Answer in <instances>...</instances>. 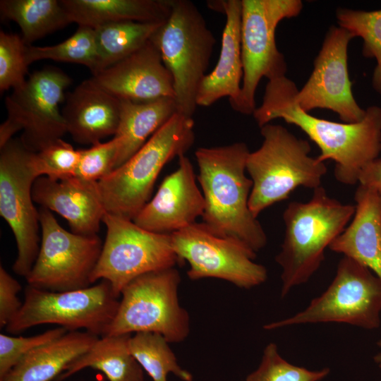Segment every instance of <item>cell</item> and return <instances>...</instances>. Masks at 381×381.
Returning <instances> with one entry per match:
<instances>
[{"label": "cell", "instance_id": "1", "mask_svg": "<svg viewBox=\"0 0 381 381\" xmlns=\"http://www.w3.org/2000/svg\"><path fill=\"white\" fill-rule=\"evenodd\" d=\"M298 88L286 76L269 80L261 104L253 113L260 128L277 119L301 129L320 148L318 159L335 162L334 176L345 185L358 183L363 168L381 151V108L368 107L358 123H339L320 119L303 110L295 102Z\"/></svg>", "mask_w": 381, "mask_h": 381}, {"label": "cell", "instance_id": "2", "mask_svg": "<svg viewBox=\"0 0 381 381\" xmlns=\"http://www.w3.org/2000/svg\"><path fill=\"white\" fill-rule=\"evenodd\" d=\"M249 153L245 143L237 142L199 147L195 155L205 203L203 224L214 235L238 241L257 253L266 246L267 238L248 205L253 188L246 176Z\"/></svg>", "mask_w": 381, "mask_h": 381}, {"label": "cell", "instance_id": "3", "mask_svg": "<svg viewBox=\"0 0 381 381\" xmlns=\"http://www.w3.org/2000/svg\"><path fill=\"white\" fill-rule=\"evenodd\" d=\"M355 205L329 197L321 186L306 202L293 201L283 213L285 231L275 260L282 268L281 296L306 283L320 267L325 250L353 217Z\"/></svg>", "mask_w": 381, "mask_h": 381}, {"label": "cell", "instance_id": "4", "mask_svg": "<svg viewBox=\"0 0 381 381\" xmlns=\"http://www.w3.org/2000/svg\"><path fill=\"white\" fill-rule=\"evenodd\" d=\"M260 147L250 152L246 161V171L253 181L248 205L257 218L299 186L313 190L321 186L327 171L324 162L310 156L308 141L285 127L267 123L260 128Z\"/></svg>", "mask_w": 381, "mask_h": 381}, {"label": "cell", "instance_id": "5", "mask_svg": "<svg viewBox=\"0 0 381 381\" xmlns=\"http://www.w3.org/2000/svg\"><path fill=\"white\" fill-rule=\"evenodd\" d=\"M195 141L194 121L174 114L126 162L98 181L106 212L133 220L150 200L164 167Z\"/></svg>", "mask_w": 381, "mask_h": 381}, {"label": "cell", "instance_id": "6", "mask_svg": "<svg viewBox=\"0 0 381 381\" xmlns=\"http://www.w3.org/2000/svg\"><path fill=\"white\" fill-rule=\"evenodd\" d=\"M150 40L173 77L177 113L193 118L216 43L214 34L193 2L173 0L169 16Z\"/></svg>", "mask_w": 381, "mask_h": 381}, {"label": "cell", "instance_id": "7", "mask_svg": "<svg viewBox=\"0 0 381 381\" xmlns=\"http://www.w3.org/2000/svg\"><path fill=\"white\" fill-rule=\"evenodd\" d=\"M180 282L174 267L132 280L121 291L116 313L104 335L154 332L169 343L183 341L190 332V318L179 303Z\"/></svg>", "mask_w": 381, "mask_h": 381}, {"label": "cell", "instance_id": "8", "mask_svg": "<svg viewBox=\"0 0 381 381\" xmlns=\"http://www.w3.org/2000/svg\"><path fill=\"white\" fill-rule=\"evenodd\" d=\"M119 298L106 280L83 289L56 292L28 285L22 307L6 330L18 334L40 325L54 324L68 332L83 329L102 337L116 313Z\"/></svg>", "mask_w": 381, "mask_h": 381}, {"label": "cell", "instance_id": "9", "mask_svg": "<svg viewBox=\"0 0 381 381\" xmlns=\"http://www.w3.org/2000/svg\"><path fill=\"white\" fill-rule=\"evenodd\" d=\"M71 78L61 69L46 67L32 73L25 83L6 98L7 118L0 126V148L22 131L20 140L37 152L66 133L59 104Z\"/></svg>", "mask_w": 381, "mask_h": 381}, {"label": "cell", "instance_id": "10", "mask_svg": "<svg viewBox=\"0 0 381 381\" xmlns=\"http://www.w3.org/2000/svg\"><path fill=\"white\" fill-rule=\"evenodd\" d=\"M241 54L243 76L238 99L231 104L241 114H253L255 92L262 79L286 76L287 64L278 50L275 32L286 18L298 16L301 0H241Z\"/></svg>", "mask_w": 381, "mask_h": 381}, {"label": "cell", "instance_id": "11", "mask_svg": "<svg viewBox=\"0 0 381 381\" xmlns=\"http://www.w3.org/2000/svg\"><path fill=\"white\" fill-rule=\"evenodd\" d=\"M381 279L357 261L344 256L327 289L303 310L263 328L276 329L303 324L338 322L366 329L380 327Z\"/></svg>", "mask_w": 381, "mask_h": 381}, {"label": "cell", "instance_id": "12", "mask_svg": "<svg viewBox=\"0 0 381 381\" xmlns=\"http://www.w3.org/2000/svg\"><path fill=\"white\" fill-rule=\"evenodd\" d=\"M102 222L107 235L91 284L106 280L120 296L123 289L135 278L181 262L172 248L171 234L147 231L133 220L107 212Z\"/></svg>", "mask_w": 381, "mask_h": 381}, {"label": "cell", "instance_id": "13", "mask_svg": "<svg viewBox=\"0 0 381 381\" xmlns=\"http://www.w3.org/2000/svg\"><path fill=\"white\" fill-rule=\"evenodd\" d=\"M41 242L37 259L28 276V285L49 291L90 286V277L101 255L99 236L80 235L64 229L52 212L38 210Z\"/></svg>", "mask_w": 381, "mask_h": 381}, {"label": "cell", "instance_id": "14", "mask_svg": "<svg viewBox=\"0 0 381 381\" xmlns=\"http://www.w3.org/2000/svg\"><path fill=\"white\" fill-rule=\"evenodd\" d=\"M0 152V214L15 237L18 255L13 272L26 277L39 253V211L34 205L32 186L37 179L31 163L32 152L12 138Z\"/></svg>", "mask_w": 381, "mask_h": 381}, {"label": "cell", "instance_id": "15", "mask_svg": "<svg viewBox=\"0 0 381 381\" xmlns=\"http://www.w3.org/2000/svg\"><path fill=\"white\" fill-rule=\"evenodd\" d=\"M178 258L189 264L192 280L217 278L243 289H251L267 279L265 267L254 262L256 253L233 239L214 235L195 222L171 234Z\"/></svg>", "mask_w": 381, "mask_h": 381}, {"label": "cell", "instance_id": "16", "mask_svg": "<svg viewBox=\"0 0 381 381\" xmlns=\"http://www.w3.org/2000/svg\"><path fill=\"white\" fill-rule=\"evenodd\" d=\"M353 38L339 26L329 28L310 77L294 96L303 110L329 109L349 123L364 119L366 110L358 105L353 95L348 71V47Z\"/></svg>", "mask_w": 381, "mask_h": 381}, {"label": "cell", "instance_id": "17", "mask_svg": "<svg viewBox=\"0 0 381 381\" xmlns=\"http://www.w3.org/2000/svg\"><path fill=\"white\" fill-rule=\"evenodd\" d=\"M205 206L193 166L182 155L177 169L164 179L156 194L133 221L147 231L171 234L195 223L202 216Z\"/></svg>", "mask_w": 381, "mask_h": 381}, {"label": "cell", "instance_id": "18", "mask_svg": "<svg viewBox=\"0 0 381 381\" xmlns=\"http://www.w3.org/2000/svg\"><path fill=\"white\" fill-rule=\"evenodd\" d=\"M88 80L119 99L145 102L175 97L173 77L150 40L130 56L93 74Z\"/></svg>", "mask_w": 381, "mask_h": 381}, {"label": "cell", "instance_id": "19", "mask_svg": "<svg viewBox=\"0 0 381 381\" xmlns=\"http://www.w3.org/2000/svg\"><path fill=\"white\" fill-rule=\"evenodd\" d=\"M35 202L60 214L73 233L92 236L99 231L106 213L98 182L77 176L53 180L40 176L32 190Z\"/></svg>", "mask_w": 381, "mask_h": 381}, {"label": "cell", "instance_id": "20", "mask_svg": "<svg viewBox=\"0 0 381 381\" xmlns=\"http://www.w3.org/2000/svg\"><path fill=\"white\" fill-rule=\"evenodd\" d=\"M61 110L67 133L78 143L92 145L115 135L121 100L92 84L82 82L66 94Z\"/></svg>", "mask_w": 381, "mask_h": 381}, {"label": "cell", "instance_id": "21", "mask_svg": "<svg viewBox=\"0 0 381 381\" xmlns=\"http://www.w3.org/2000/svg\"><path fill=\"white\" fill-rule=\"evenodd\" d=\"M241 0L219 1V12L226 16L219 57L214 69L202 80L196 98L198 106L210 107L222 97L230 105L238 99L243 76L241 54Z\"/></svg>", "mask_w": 381, "mask_h": 381}, {"label": "cell", "instance_id": "22", "mask_svg": "<svg viewBox=\"0 0 381 381\" xmlns=\"http://www.w3.org/2000/svg\"><path fill=\"white\" fill-rule=\"evenodd\" d=\"M354 200L352 221L329 248L357 261L381 279V196L359 185Z\"/></svg>", "mask_w": 381, "mask_h": 381}, {"label": "cell", "instance_id": "23", "mask_svg": "<svg viewBox=\"0 0 381 381\" xmlns=\"http://www.w3.org/2000/svg\"><path fill=\"white\" fill-rule=\"evenodd\" d=\"M99 337L88 332H67L25 355L0 381H53Z\"/></svg>", "mask_w": 381, "mask_h": 381}, {"label": "cell", "instance_id": "24", "mask_svg": "<svg viewBox=\"0 0 381 381\" xmlns=\"http://www.w3.org/2000/svg\"><path fill=\"white\" fill-rule=\"evenodd\" d=\"M72 23L96 29L120 22L163 23L173 0H60Z\"/></svg>", "mask_w": 381, "mask_h": 381}, {"label": "cell", "instance_id": "25", "mask_svg": "<svg viewBox=\"0 0 381 381\" xmlns=\"http://www.w3.org/2000/svg\"><path fill=\"white\" fill-rule=\"evenodd\" d=\"M121 100L120 119L115 137L119 143L116 169L130 159L177 113L174 98L145 102Z\"/></svg>", "mask_w": 381, "mask_h": 381}, {"label": "cell", "instance_id": "26", "mask_svg": "<svg viewBox=\"0 0 381 381\" xmlns=\"http://www.w3.org/2000/svg\"><path fill=\"white\" fill-rule=\"evenodd\" d=\"M131 334L104 335L70 363L56 381L64 380L87 368L103 373L109 381H144L143 369L129 346Z\"/></svg>", "mask_w": 381, "mask_h": 381}, {"label": "cell", "instance_id": "27", "mask_svg": "<svg viewBox=\"0 0 381 381\" xmlns=\"http://www.w3.org/2000/svg\"><path fill=\"white\" fill-rule=\"evenodd\" d=\"M0 12L18 24L27 46L72 23L60 0H1Z\"/></svg>", "mask_w": 381, "mask_h": 381}, {"label": "cell", "instance_id": "28", "mask_svg": "<svg viewBox=\"0 0 381 381\" xmlns=\"http://www.w3.org/2000/svg\"><path fill=\"white\" fill-rule=\"evenodd\" d=\"M163 23L126 21L95 29L98 56L96 73L136 52L150 40Z\"/></svg>", "mask_w": 381, "mask_h": 381}, {"label": "cell", "instance_id": "29", "mask_svg": "<svg viewBox=\"0 0 381 381\" xmlns=\"http://www.w3.org/2000/svg\"><path fill=\"white\" fill-rule=\"evenodd\" d=\"M169 344L154 332L135 333L129 341L131 353L153 381H167L169 373L183 381H193L192 374L179 365Z\"/></svg>", "mask_w": 381, "mask_h": 381}, {"label": "cell", "instance_id": "30", "mask_svg": "<svg viewBox=\"0 0 381 381\" xmlns=\"http://www.w3.org/2000/svg\"><path fill=\"white\" fill-rule=\"evenodd\" d=\"M25 57L28 65L46 59L74 63L85 66L94 74L98 65L95 29L78 26L73 35L57 44L26 46Z\"/></svg>", "mask_w": 381, "mask_h": 381}, {"label": "cell", "instance_id": "31", "mask_svg": "<svg viewBox=\"0 0 381 381\" xmlns=\"http://www.w3.org/2000/svg\"><path fill=\"white\" fill-rule=\"evenodd\" d=\"M336 17L339 27L349 32L353 38L359 37L363 40V55L375 59L372 85L381 95V9L365 11L338 8Z\"/></svg>", "mask_w": 381, "mask_h": 381}, {"label": "cell", "instance_id": "32", "mask_svg": "<svg viewBox=\"0 0 381 381\" xmlns=\"http://www.w3.org/2000/svg\"><path fill=\"white\" fill-rule=\"evenodd\" d=\"M329 372L328 368L310 370L291 364L281 356L276 344L269 343L258 368L247 375L246 381H320Z\"/></svg>", "mask_w": 381, "mask_h": 381}, {"label": "cell", "instance_id": "33", "mask_svg": "<svg viewBox=\"0 0 381 381\" xmlns=\"http://www.w3.org/2000/svg\"><path fill=\"white\" fill-rule=\"evenodd\" d=\"M79 159L80 150L61 138L32 152L31 163L37 177L60 180L75 176Z\"/></svg>", "mask_w": 381, "mask_h": 381}, {"label": "cell", "instance_id": "34", "mask_svg": "<svg viewBox=\"0 0 381 381\" xmlns=\"http://www.w3.org/2000/svg\"><path fill=\"white\" fill-rule=\"evenodd\" d=\"M26 46L18 34L0 32L1 92L25 83L29 66L25 57Z\"/></svg>", "mask_w": 381, "mask_h": 381}, {"label": "cell", "instance_id": "35", "mask_svg": "<svg viewBox=\"0 0 381 381\" xmlns=\"http://www.w3.org/2000/svg\"><path fill=\"white\" fill-rule=\"evenodd\" d=\"M119 150V140L113 137L87 149L80 150V159L75 176L98 182L116 169Z\"/></svg>", "mask_w": 381, "mask_h": 381}, {"label": "cell", "instance_id": "36", "mask_svg": "<svg viewBox=\"0 0 381 381\" xmlns=\"http://www.w3.org/2000/svg\"><path fill=\"white\" fill-rule=\"evenodd\" d=\"M68 331L61 327L31 337H13L0 334V379L25 355L37 347L61 337Z\"/></svg>", "mask_w": 381, "mask_h": 381}, {"label": "cell", "instance_id": "37", "mask_svg": "<svg viewBox=\"0 0 381 381\" xmlns=\"http://www.w3.org/2000/svg\"><path fill=\"white\" fill-rule=\"evenodd\" d=\"M20 284L0 265V328H6L22 307L18 297Z\"/></svg>", "mask_w": 381, "mask_h": 381}, {"label": "cell", "instance_id": "38", "mask_svg": "<svg viewBox=\"0 0 381 381\" xmlns=\"http://www.w3.org/2000/svg\"><path fill=\"white\" fill-rule=\"evenodd\" d=\"M359 185L376 191L381 196V157L368 163L358 176Z\"/></svg>", "mask_w": 381, "mask_h": 381}, {"label": "cell", "instance_id": "39", "mask_svg": "<svg viewBox=\"0 0 381 381\" xmlns=\"http://www.w3.org/2000/svg\"><path fill=\"white\" fill-rule=\"evenodd\" d=\"M377 345L380 349V351L375 355L373 359L378 367L381 368V339L377 341Z\"/></svg>", "mask_w": 381, "mask_h": 381}, {"label": "cell", "instance_id": "40", "mask_svg": "<svg viewBox=\"0 0 381 381\" xmlns=\"http://www.w3.org/2000/svg\"><path fill=\"white\" fill-rule=\"evenodd\" d=\"M380 147H381V141H380Z\"/></svg>", "mask_w": 381, "mask_h": 381}]
</instances>
